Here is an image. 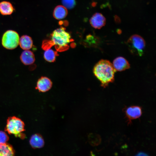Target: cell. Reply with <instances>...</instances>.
<instances>
[{"mask_svg": "<svg viewBox=\"0 0 156 156\" xmlns=\"http://www.w3.org/2000/svg\"><path fill=\"white\" fill-rule=\"evenodd\" d=\"M50 40H44L42 47L48 45L42 48L45 49L49 45H54L58 51H63L67 49L68 44L73 41L70 34L63 27H60L55 30L51 34Z\"/></svg>", "mask_w": 156, "mask_h": 156, "instance_id": "1", "label": "cell"}, {"mask_svg": "<svg viewBox=\"0 0 156 156\" xmlns=\"http://www.w3.org/2000/svg\"><path fill=\"white\" fill-rule=\"evenodd\" d=\"M29 143L34 148H41L44 144V142L42 137L38 133L35 134L31 136Z\"/></svg>", "mask_w": 156, "mask_h": 156, "instance_id": "11", "label": "cell"}, {"mask_svg": "<svg viewBox=\"0 0 156 156\" xmlns=\"http://www.w3.org/2000/svg\"><path fill=\"white\" fill-rule=\"evenodd\" d=\"M93 73L101 82V85L105 88L114 81L116 70L112 64L107 60H101L94 66Z\"/></svg>", "mask_w": 156, "mask_h": 156, "instance_id": "2", "label": "cell"}, {"mask_svg": "<svg viewBox=\"0 0 156 156\" xmlns=\"http://www.w3.org/2000/svg\"><path fill=\"white\" fill-rule=\"evenodd\" d=\"M52 86V82L49 78L42 76L38 80L36 89L40 92H44L50 89Z\"/></svg>", "mask_w": 156, "mask_h": 156, "instance_id": "7", "label": "cell"}, {"mask_svg": "<svg viewBox=\"0 0 156 156\" xmlns=\"http://www.w3.org/2000/svg\"><path fill=\"white\" fill-rule=\"evenodd\" d=\"M90 142L94 146L99 145L101 142V138L100 136L97 134H93L91 135Z\"/></svg>", "mask_w": 156, "mask_h": 156, "instance_id": "18", "label": "cell"}, {"mask_svg": "<svg viewBox=\"0 0 156 156\" xmlns=\"http://www.w3.org/2000/svg\"><path fill=\"white\" fill-rule=\"evenodd\" d=\"M25 124L20 118L15 116L9 117L7 122L5 131L10 134H13L16 137L24 138L21 133L24 131Z\"/></svg>", "mask_w": 156, "mask_h": 156, "instance_id": "3", "label": "cell"}, {"mask_svg": "<svg viewBox=\"0 0 156 156\" xmlns=\"http://www.w3.org/2000/svg\"><path fill=\"white\" fill-rule=\"evenodd\" d=\"M20 38L18 34L12 30H8L3 34L1 40L3 47L7 49L12 50L19 44Z\"/></svg>", "mask_w": 156, "mask_h": 156, "instance_id": "5", "label": "cell"}, {"mask_svg": "<svg viewBox=\"0 0 156 156\" xmlns=\"http://www.w3.org/2000/svg\"><path fill=\"white\" fill-rule=\"evenodd\" d=\"M14 151L12 146L7 143L0 144V156H14Z\"/></svg>", "mask_w": 156, "mask_h": 156, "instance_id": "15", "label": "cell"}, {"mask_svg": "<svg viewBox=\"0 0 156 156\" xmlns=\"http://www.w3.org/2000/svg\"><path fill=\"white\" fill-rule=\"evenodd\" d=\"M62 1L63 6L69 9L73 8L76 4L75 0H62Z\"/></svg>", "mask_w": 156, "mask_h": 156, "instance_id": "17", "label": "cell"}, {"mask_svg": "<svg viewBox=\"0 0 156 156\" xmlns=\"http://www.w3.org/2000/svg\"><path fill=\"white\" fill-rule=\"evenodd\" d=\"M14 10L12 4L7 1H3L0 3V13L4 15L11 14Z\"/></svg>", "mask_w": 156, "mask_h": 156, "instance_id": "13", "label": "cell"}, {"mask_svg": "<svg viewBox=\"0 0 156 156\" xmlns=\"http://www.w3.org/2000/svg\"><path fill=\"white\" fill-rule=\"evenodd\" d=\"M92 27L96 29H100L105 24L106 19L103 16L99 13L94 14L90 20Z\"/></svg>", "mask_w": 156, "mask_h": 156, "instance_id": "8", "label": "cell"}, {"mask_svg": "<svg viewBox=\"0 0 156 156\" xmlns=\"http://www.w3.org/2000/svg\"><path fill=\"white\" fill-rule=\"evenodd\" d=\"M112 65L116 71L125 70L130 67V65L128 61L122 57L116 58L114 60Z\"/></svg>", "mask_w": 156, "mask_h": 156, "instance_id": "9", "label": "cell"}, {"mask_svg": "<svg viewBox=\"0 0 156 156\" xmlns=\"http://www.w3.org/2000/svg\"><path fill=\"white\" fill-rule=\"evenodd\" d=\"M20 59L22 62L26 65L33 64L35 60L34 53L29 50H25L22 53L20 56Z\"/></svg>", "mask_w": 156, "mask_h": 156, "instance_id": "10", "label": "cell"}, {"mask_svg": "<svg viewBox=\"0 0 156 156\" xmlns=\"http://www.w3.org/2000/svg\"><path fill=\"white\" fill-rule=\"evenodd\" d=\"M57 52L50 48L45 49L43 55L44 59L49 62H54L57 55Z\"/></svg>", "mask_w": 156, "mask_h": 156, "instance_id": "16", "label": "cell"}, {"mask_svg": "<svg viewBox=\"0 0 156 156\" xmlns=\"http://www.w3.org/2000/svg\"><path fill=\"white\" fill-rule=\"evenodd\" d=\"M68 14L67 10L64 6L59 5L54 9L53 16L56 19L60 20L65 18Z\"/></svg>", "mask_w": 156, "mask_h": 156, "instance_id": "14", "label": "cell"}, {"mask_svg": "<svg viewBox=\"0 0 156 156\" xmlns=\"http://www.w3.org/2000/svg\"><path fill=\"white\" fill-rule=\"evenodd\" d=\"M125 112L128 119V123L129 124L131 123L132 120L138 118L141 116L142 109L138 106H131L126 109Z\"/></svg>", "mask_w": 156, "mask_h": 156, "instance_id": "6", "label": "cell"}, {"mask_svg": "<svg viewBox=\"0 0 156 156\" xmlns=\"http://www.w3.org/2000/svg\"><path fill=\"white\" fill-rule=\"evenodd\" d=\"M19 44L23 49L29 50L33 46V40L29 36L26 35H23L20 38Z\"/></svg>", "mask_w": 156, "mask_h": 156, "instance_id": "12", "label": "cell"}, {"mask_svg": "<svg viewBox=\"0 0 156 156\" xmlns=\"http://www.w3.org/2000/svg\"><path fill=\"white\" fill-rule=\"evenodd\" d=\"M8 140L7 135L5 132L0 131V144L6 143Z\"/></svg>", "mask_w": 156, "mask_h": 156, "instance_id": "19", "label": "cell"}, {"mask_svg": "<svg viewBox=\"0 0 156 156\" xmlns=\"http://www.w3.org/2000/svg\"><path fill=\"white\" fill-rule=\"evenodd\" d=\"M148 155L146 153L141 152L138 153L136 155H135V156H148Z\"/></svg>", "mask_w": 156, "mask_h": 156, "instance_id": "20", "label": "cell"}, {"mask_svg": "<svg viewBox=\"0 0 156 156\" xmlns=\"http://www.w3.org/2000/svg\"><path fill=\"white\" fill-rule=\"evenodd\" d=\"M127 43L129 49L133 54L141 56L145 46V42L141 36L135 34L131 36Z\"/></svg>", "mask_w": 156, "mask_h": 156, "instance_id": "4", "label": "cell"}]
</instances>
